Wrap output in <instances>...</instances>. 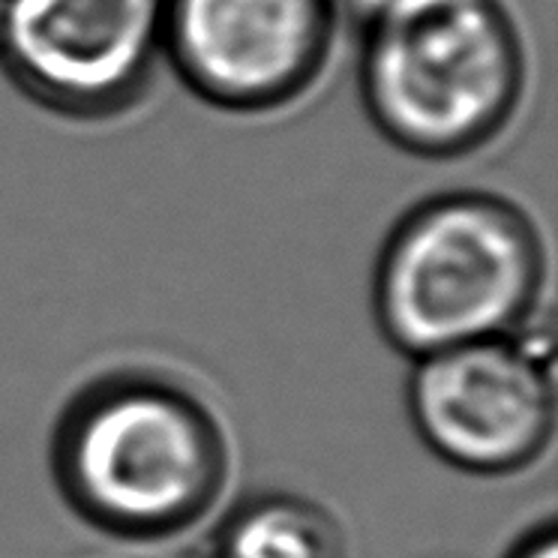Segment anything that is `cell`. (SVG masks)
Returning a JSON list of instances; mask_svg holds the SVG:
<instances>
[{"mask_svg": "<svg viewBox=\"0 0 558 558\" xmlns=\"http://www.w3.org/2000/svg\"><path fill=\"white\" fill-rule=\"evenodd\" d=\"M357 34L366 114L412 157H469L520 109L529 61L501 0H405Z\"/></svg>", "mask_w": 558, "mask_h": 558, "instance_id": "cell-3", "label": "cell"}, {"mask_svg": "<svg viewBox=\"0 0 558 558\" xmlns=\"http://www.w3.org/2000/svg\"><path fill=\"white\" fill-rule=\"evenodd\" d=\"M166 0H0V66L70 121H109L145 97L162 61Z\"/></svg>", "mask_w": 558, "mask_h": 558, "instance_id": "cell-4", "label": "cell"}, {"mask_svg": "<svg viewBox=\"0 0 558 558\" xmlns=\"http://www.w3.org/2000/svg\"><path fill=\"white\" fill-rule=\"evenodd\" d=\"M529 330L414 361L409 417L417 438L450 469L505 477L549 448L556 390Z\"/></svg>", "mask_w": 558, "mask_h": 558, "instance_id": "cell-6", "label": "cell"}, {"mask_svg": "<svg viewBox=\"0 0 558 558\" xmlns=\"http://www.w3.org/2000/svg\"><path fill=\"white\" fill-rule=\"evenodd\" d=\"M337 25V0H166L162 61L207 106L267 114L322 78Z\"/></svg>", "mask_w": 558, "mask_h": 558, "instance_id": "cell-5", "label": "cell"}, {"mask_svg": "<svg viewBox=\"0 0 558 558\" xmlns=\"http://www.w3.org/2000/svg\"><path fill=\"white\" fill-rule=\"evenodd\" d=\"M51 472L66 505L94 529L162 541L217 508L231 472L229 436L181 381L111 373L63 409Z\"/></svg>", "mask_w": 558, "mask_h": 558, "instance_id": "cell-1", "label": "cell"}, {"mask_svg": "<svg viewBox=\"0 0 558 558\" xmlns=\"http://www.w3.org/2000/svg\"><path fill=\"white\" fill-rule=\"evenodd\" d=\"M405 0H337L340 19H349L357 31H364L366 25L378 22L381 15H388L390 10H397Z\"/></svg>", "mask_w": 558, "mask_h": 558, "instance_id": "cell-9", "label": "cell"}, {"mask_svg": "<svg viewBox=\"0 0 558 558\" xmlns=\"http://www.w3.org/2000/svg\"><path fill=\"white\" fill-rule=\"evenodd\" d=\"M217 558H345L328 510L301 496H258L231 513Z\"/></svg>", "mask_w": 558, "mask_h": 558, "instance_id": "cell-7", "label": "cell"}, {"mask_svg": "<svg viewBox=\"0 0 558 558\" xmlns=\"http://www.w3.org/2000/svg\"><path fill=\"white\" fill-rule=\"evenodd\" d=\"M508 558H558V534L553 522H544L517 541Z\"/></svg>", "mask_w": 558, "mask_h": 558, "instance_id": "cell-8", "label": "cell"}, {"mask_svg": "<svg viewBox=\"0 0 558 558\" xmlns=\"http://www.w3.org/2000/svg\"><path fill=\"white\" fill-rule=\"evenodd\" d=\"M546 282L537 222L513 198L450 190L405 210L373 277L378 330L412 361L532 328Z\"/></svg>", "mask_w": 558, "mask_h": 558, "instance_id": "cell-2", "label": "cell"}]
</instances>
